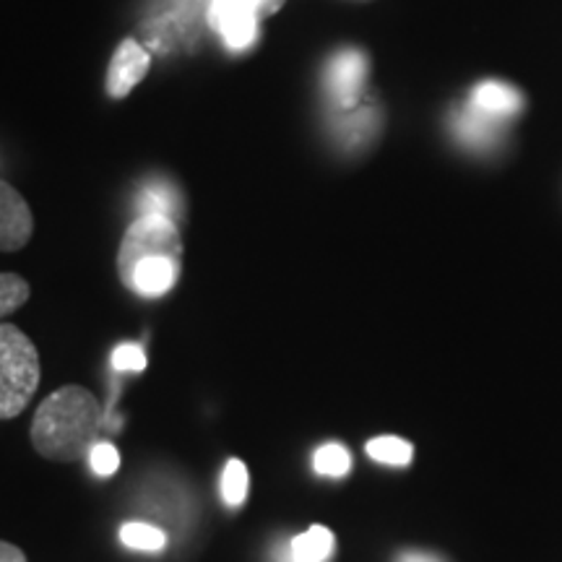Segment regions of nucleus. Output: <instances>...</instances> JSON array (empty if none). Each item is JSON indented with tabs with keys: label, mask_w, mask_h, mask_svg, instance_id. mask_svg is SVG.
<instances>
[{
	"label": "nucleus",
	"mask_w": 562,
	"mask_h": 562,
	"mask_svg": "<svg viewBox=\"0 0 562 562\" xmlns=\"http://www.w3.org/2000/svg\"><path fill=\"white\" fill-rule=\"evenodd\" d=\"M182 240L178 224L167 216H138L125 232L117 252V273L140 297H161L178 284Z\"/></svg>",
	"instance_id": "1"
},
{
	"label": "nucleus",
	"mask_w": 562,
	"mask_h": 562,
	"mask_svg": "<svg viewBox=\"0 0 562 562\" xmlns=\"http://www.w3.org/2000/svg\"><path fill=\"white\" fill-rule=\"evenodd\" d=\"M102 409L94 393L83 385H63L34 412L30 438L34 451L50 461H79L97 446Z\"/></svg>",
	"instance_id": "2"
},
{
	"label": "nucleus",
	"mask_w": 562,
	"mask_h": 562,
	"mask_svg": "<svg viewBox=\"0 0 562 562\" xmlns=\"http://www.w3.org/2000/svg\"><path fill=\"white\" fill-rule=\"evenodd\" d=\"M40 385V355L16 326H0V419H16Z\"/></svg>",
	"instance_id": "3"
},
{
	"label": "nucleus",
	"mask_w": 562,
	"mask_h": 562,
	"mask_svg": "<svg viewBox=\"0 0 562 562\" xmlns=\"http://www.w3.org/2000/svg\"><path fill=\"white\" fill-rule=\"evenodd\" d=\"M364 79H368V55L360 50H341L326 66V89L344 110L357 108Z\"/></svg>",
	"instance_id": "4"
},
{
	"label": "nucleus",
	"mask_w": 562,
	"mask_h": 562,
	"mask_svg": "<svg viewBox=\"0 0 562 562\" xmlns=\"http://www.w3.org/2000/svg\"><path fill=\"white\" fill-rule=\"evenodd\" d=\"M209 24L229 50H245L258 40V13L245 9V5L211 0Z\"/></svg>",
	"instance_id": "5"
},
{
	"label": "nucleus",
	"mask_w": 562,
	"mask_h": 562,
	"mask_svg": "<svg viewBox=\"0 0 562 562\" xmlns=\"http://www.w3.org/2000/svg\"><path fill=\"white\" fill-rule=\"evenodd\" d=\"M34 216L26 201L13 191L9 182L0 186V248L16 252L32 240Z\"/></svg>",
	"instance_id": "6"
},
{
	"label": "nucleus",
	"mask_w": 562,
	"mask_h": 562,
	"mask_svg": "<svg viewBox=\"0 0 562 562\" xmlns=\"http://www.w3.org/2000/svg\"><path fill=\"white\" fill-rule=\"evenodd\" d=\"M149 66H151L149 53H146L136 40H123L121 47H117L110 60V70H108L110 97H115V100L128 97L131 89H136L138 83L144 81Z\"/></svg>",
	"instance_id": "7"
},
{
	"label": "nucleus",
	"mask_w": 562,
	"mask_h": 562,
	"mask_svg": "<svg viewBox=\"0 0 562 562\" xmlns=\"http://www.w3.org/2000/svg\"><path fill=\"white\" fill-rule=\"evenodd\" d=\"M180 209H182L180 191H175L170 182L165 180L149 182L146 188H140L136 199L138 216H167V220L178 222Z\"/></svg>",
	"instance_id": "8"
},
{
	"label": "nucleus",
	"mask_w": 562,
	"mask_h": 562,
	"mask_svg": "<svg viewBox=\"0 0 562 562\" xmlns=\"http://www.w3.org/2000/svg\"><path fill=\"white\" fill-rule=\"evenodd\" d=\"M334 552V533L326 526H311L305 533L292 539V562H326Z\"/></svg>",
	"instance_id": "9"
},
{
	"label": "nucleus",
	"mask_w": 562,
	"mask_h": 562,
	"mask_svg": "<svg viewBox=\"0 0 562 562\" xmlns=\"http://www.w3.org/2000/svg\"><path fill=\"white\" fill-rule=\"evenodd\" d=\"M472 102L476 110L487 112V115H510V112H516L518 104H521L516 91L497 81L480 83V87L474 89Z\"/></svg>",
	"instance_id": "10"
},
{
	"label": "nucleus",
	"mask_w": 562,
	"mask_h": 562,
	"mask_svg": "<svg viewBox=\"0 0 562 562\" xmlns=\"http://www.w3.org/2000/svg\"><path fill=\"white\" fill-rule=\"evenodd\" d=\"M368 456L375 459L378 463H389V467H409L414 448L412 442L404 438H396V435H381V438H372L368 446Z\"/></svg>",
	"instance_id": "11"
},
{
	"label": "nucleus",
	"mask_w": 562,
	"mask_h": 562,
	"mask_svg": "<svg viewBox=\"0 0 562 562\" xmlns=\"http://www.w3.org/2000/svg\"><path fill=\"white\" fill-rule=\"evenodd\" d=\"M121 542L131 550H140V552H159L161 547L167 544L165 531L157 529L151 524H140V521H128L121 526Z\"/></svg>",
	"instance_id": "12"
},
{
	"label": "nucleus",
	"mask_w": 562,
	"mask_h": 562,
	"mask_svg": "<svg viewBox=\"0 0 562 562\" xmlns=\"http://www.w3.org/2000/svg\"><path fill=\"white\" fill-rule=\"evenodd\" d=\"M222 497L229 508H240L248 497V467L240 459H229L222 472Z\"/></svg>",
	"instance_id": "13"
},
{
	"label": "nucleus",
	"mask_w": 562,
	"mask_h": 562,
	"mask_svg": "<svg viewBox=\"0 0 562 562\" xmlns=\"http://www.w3.org/2000/svg\"><path fill=\"white\" fill-rule=\"evenodd\" d=\"M30 294H32L30 281L21 279L19 273L5 271L3 277H0V313L9 315L13 311H19V307L30 300Z\"/></svg>",
	"instance_id": "14"
},
{
	"label": "nucleus",
	"mask_w": 562,
	"mask_h": 562,
	"mask_svg": "<svg viewBox=\"0 0 562 562\" xmlns=\"http://www.w3.org/2000/svg\"><path fill=\"white\" fill-rule=\"evenodd\" d=\"M351 467V456L339 442H328L315 453V472L326 476H344Z\"/></svg>",
	"instance_id": "15"
},
{
	"label": "nucleus",
	"mask_w": 562,
	"mask_h": 562,
	"mask_svg": "<svg viewBox=\"0 0 562 562\" xmlns=\"http://www.w3.org/2000/svg\"><path fill=\"white\" fill-rule=\"evenodd\" d=\"M89 467L91 472L100 476H110L121 469V453L112 442H97L94 448L89 451Z\"/></svg>",
	"instance_id": "16"
},
{
	"label": "nucleus",
	"mask_w": 562,
	"mask_h": 562,
	"mask_svg": "<svg viewBox=\"0 0 562 562\" xmlns=\"http://www.w3.org/2000/svg\"><path fill=\"white\" fill-rule=\"evenodd\" d=\"M112 368L121 372H140L146 368V355L138 344H121L112 351Z\"/></svg>",
	"instance_id": "17"
},
{
	"label": "nucleus",
	"mask_w": 562,
	"mask_h": 562,
	"mask_svg": "<svg viewBox=\"0 0 562 562\" xmlns=\"http://www.w3.org/2000/svg\"><path fill=\"white\" fill-rule=\"evenodd\" d=\"M0 562H26V558L16 544L3 542V544H0Z\"/></svg>",
	"instance_id": "18"
},
{
	"label": "nucleus",
	"mask_w": 562,
	"mask_h": 562,
	"mask_svg": "<svg viewBox=\"0 0 562 562\" xmlns=\"http://www.w3.org/2000/svg\"><path fill=\"white\" fill-rule=\"evenodd\" d=\"M398 562H442V560L427 552H404L402 558H398Z\"/></svg>",
	"instance_id": "19"
}]
</instances>
